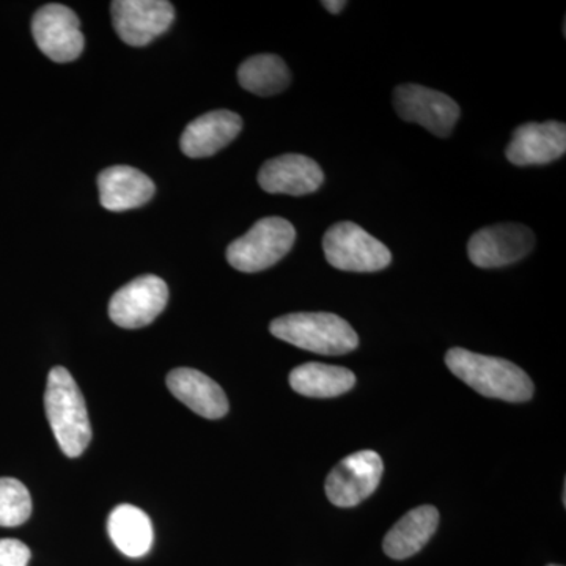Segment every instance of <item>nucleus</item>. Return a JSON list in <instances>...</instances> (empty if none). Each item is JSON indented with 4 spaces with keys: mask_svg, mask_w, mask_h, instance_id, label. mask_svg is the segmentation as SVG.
Returning a JSON list of instances; mask_svg holds the SVG:
<instances>
[{
    "mask_svg": "<svg viewBox=\"0 0 566 566\" xmlns=\"http://www.w3.org/2000/svg\"><path fill=\"white\" fill-rule=\"evenodd\" d=\"M446 364L457 378L488 398L521 403L534 395V382L526 371L501 357L452 348L447 353Z\"/></svg>",
    "mask_w": 566,
    "mask_h": 566,
    "instance_id": "1",
    "label": "nucleus"
},
{
    "mask_svg": "<svg viewBox=\"0 0 566 566\" xmlns=\"http://www.w3.org/2000/svg\"><path fill=\"white\" fill-rule=\"evenodd\" d=\"M44 409L52 433L69 458L84 453L92 441V424L80 386L63 367L52 368L44 392Z\"/></svg>",
    "mask_w": 566,
    "mask_h": 566,
    "instance_id": "2",
    "label": "nucleus"
},
{
    "mask_svg": "<svg viewBox=\"0 0 566 566\" xmlns=\"http://www.w3.org/2000/svg\"><path fill=\"white\" fill-rule=\"evenodd\" d=\"M270 331L286 344L324 356H340L354 352L359 345V335L352 324L326 312L281 316L270 324Z\"/></svg>",
    "mask_w": 566,
    "mask_h": 566,
    "instance_id": "3",
    "label": "nucleus"
},
{
    "mask_svg": "<svg viewBox=\"0 0 566 566\" xmlns=\"http://www.w3.org/2000/svg\"><path fill=\"white\" fill-rule=\"evenodd\" d=\"M296 230L283 218L260 219L227 249V262L241 273H260L292 251Z\"/></svg>",
    "mask_w": 566,
    "mask_h": 566,
    "instance_id": "4",
    "label": "nucleus"
},
{
    "mask_svg": "<svg viewBox=\"0 0 566 566\" xmlns=\"http://www.w3.org/2000/svg\"><path fill=\"white\" fill-rule=\"evenodd\" d=\"M327 263L349 273H376L392 262V253L363 227L354 222L334 223L323 238Z\"/></svg>",
    "mask_w": 566,
    "mask_h": 566,
    "instance_id": "5",
    "label": "nucleus"
},
{
    "mask_svg": "<svg viewBox=\"0 0 566 566\" xmlns=\"http://www.w3.org/2000/svg\"><path fill=\"white\" fill-rule=\"evenodd\" d=\"M394 106L405 122L417 123L438 137H449L461 115L460 106L449 95L419 84L398 85Z\"/></svg>",
    "mask_w": 566,
    "mask_h": 566,
    "instance_id": "6",
    "label": "nucleus"
},
{
    "mask_svg": "<svg viewBox=\"0 0 566 566\" xmlns=\"http://www.w3.org/2000/svg\"><path fill=\"white\" fill-rule=\"evenodd\" d=\"M32 35L39 50L52 62L76 61L84 51L80 18L61 3H48L33 14Z\"/></svg>",
    "mask_w": 566,
    "mask_h": 566,
    "instance_id": "7",
    "label": "nucleus"
},
{
    "mask_svg": "<svg viewBox=\"0 0 566 566\" xmlns=\"http://www.w3.org/2000/svg\"><path fill=\"white\" fill-rule=\"evenodd\" d=\"M169 303L167 283L158 275L147 274L126 283L112 296V322L125 329H139L155 322Z\"/></svg>",
    "mask_w": 566,
    "mask_h": 566,
    "instance_id": "8",
    "label": "nucleus"
},
{
    "mask_svg": "<svg viewBox=\"0 0 566 566\" xmlns=\"http://www.w3.org/2000/svg\"><path fill=\"white\" fill-rule=\"evenodd\" d=\"M382 471L385 464L374 450L346 457L327 475V499L342 509L356 506L375 493L381 482Z\"/></svg>",
    "mask_w": 566,
    "mask_h": 566,
    "instance_id": "9",
    "label": "nucleus"
},
{
    "mask_svg": "<svg viewBox=\"0 0 566 566\" xmlns=\"http://www.w3.org/2000/svg\"><path fill=\"white\" fill-rule=\"evenodd\" d=\"M535 248V234L521 223H497L472 234L469 260L479 268H502L520 262Z\"/></svg>",
    "mask_w": 566,
    "mask_h": 566,
    "instance_id": "10",
    "label": "nucleus"
},
{
    "mask_svg": "<svg viewBox=\"0 0 566 566\" xmlns=\"http://www.w3.org/2000/svg\"><path fill=\"white\" fill-rule=\"evenodd\" d=\"M112 20L118 36L129 46H147L172 25L174 6L166 0H115Z\"/></svg>",
    "mask_w": 566,
    "mask_h": 566,
    "instance_id": "11",
    "label": "nucleus"
},
{
    "mask_svg": "<svg viewBox=\"0 0 566 566\" xmlns=\"http://www.w3.org/2000/svg\"><path fill=\"white\" fill-rule=\"evenodd\" d=\"M566 151V126L560 122L526 123L506 145V159L515 166H542L557 161Z\"/></svg>",
    "mask_w": 566,
    "mask_h": 566,
    "instance_id": "12",
    "label": "nucleus"
},
{
    "mask_svg": "<svg viewBox=\"0 0 566 566\" xmlns=\"http://www.w3.org/2000/svg\"><path fill=\"white\" fill-rule=\"evenodd\" d=\"M324 181L322 167L303 155H283L263 164L259 185L270 193L308 196L318 191Z\"/></svg>",
    "mask_w": 566,
    "mask_h": 566,
    "instance_id": "13",
    "label": "nucleus"
},
{
    "mask_svg": "<svg viewBox=\"0 0 566 566\" xmlns=\"http://www.w3.org/2000/svg\"><path fill=\"white\" fill-rule=\"evenodd\" d=\"M243 118L232 111H212L186 126L180 145L189 158H210L237 139Z\"/></svg>",
    "mask_w": 566,
    "mask_h": 566,
    "instance_id": "14",
    "label": "nucleus"
},
{
    "mask_svg": "<svg viewBox=\"0 0 566 566\" xmlns=\"http://www.w3.org/2000/svg\"><path fill=\"white\" fill-rule=\"evenodd\" d=\"M170 392L205 419H221L229 412V400L218 382L193 368H175L167 375Z\"/></svg>",
    "mask_w": 566,
    "mask_h": 566,
    "instance_id": "15",
    "label": "nucleus"
},
{
    "mask_svg": "<svg viewBox=\"0 0 566 566\" xmlns=\"http://www.w3.org/2000/svg\"><path fill=\"white\" fill-rule=\"evenodd\" d=\"M99 202L106 210L120 212L134 210L150 202L155 182L140 170L115 166L103 170L98 177Z\"/></svg>",
    "mask_w": 566,
    "mask_h": 566,
    "instance_id": "16",
    "label": "nucleus"
},
{
    "mask_svg": "<svg viewBox=\"0 0 566 566\" xmlns=\"http://www.w3.org/2000/svg\"><path fill=\"white\" fill-rule=\"evenodd\" d=\"M438 524L439 512L434 506H417L390 528L382 543L385 553L395 560L416 556L430 542Z\"/></svg>",
    "mask_w": 566,
    "mask_h": 566,
    "instance_id": "17",
    "label": "nucleus"
},
{
    "mask_svg": "<svg viewBox=\"0 0 566 566\" xmlns=\"http://www.w3.org/2000/svg\"><path fill=\"white\" fill-rule=\"evenodd\" d=\"M112 543L125 556L144 557L153 545V526L147 513L134 505H118L107 521Z\"/></svg>",
    "mask_w": 566,
    "mask_h": 566,
    "instance_id": "18",
    "label": "nucleus"
},
{
    "mask_svg": "<svg viewBox=\"0 0 566 566\" xmlns=\"http://www.w3.org/2000/svg\"><path fill=\"white\" fill-rule=\"evenodd\" d=\"M356 376L352 370L337 365L308 363L294 368L290 374V386L294 392L311 398H333L352 390Z\"/></svg>",
    "mask_w": 566,
    "mask_h": 566,
    "instance_id": "19",
    "label": "nucleus"
},
{
    "mask_svg": "<svg viewBox=\"0 0 566 566\" xmlns=\"http://www.w3.org/2000/svg\"><path fill=\"white\" fill-rule=\"evenodd\" d=\"M238 81L244 91L253 95L273 96L289 87L292 74L279 55L260 54L241 63Z\"/></svg>",
    "mask_w": 566,
    "mask_h": 566,
    "instance_id": "20",
    "label": "nucleus"
},
{
    "mask_svg": "<svg viewBox=\"0 0 566 566\" xmlns=\"http://www.w3.org/2000/svg\"><path fill=\"white\" fill-rule=\"evenodd\" d=\"M32 515V497L20 480L0 479V527H18Z\"/></svg>",
    "mask_w": 566,
    "mask_h": 566,
    "instance_id": "21",
    "label": "nucleus"
},
{
    "mask_svg": "<svg viewBox=\"0 0 566 566\" xmlns=\"http://www.w3.org/2000/svg\"><path fill=\"white\" fill-rule=\"evenodd\" d=\"M32 553L20 539H0V566H28Z\"/></svg>",
    "mask_w": 566,
    "mask_h": 566,
    "instance_id": "22",
    "label": "nucleus"
},
{
    "mask_svg": "<svg viewBox=\"0 0 566 566\" xmlns=\"http://www.w3.org/2000/svg\"><path fill=\"white\" fill-rule=\"evenodd\" d=\"M323 7L327 11H331V13L337 14L345 9L346 2L345 0H338V2H334V0H324Z\"/></svg>",
    "mask_w": 566,
    "mask_h": 566,
    "instance_id": "23",
    "label": "nucleus"
},
{
    "mask_svg": "<svg viewBox=\"0 0 566 566\" xmlns=\"http://www.w3.org/2000/svg\"><path fill=\"white\" fill-rule=\"evenodd\" d=\"M547 566H560V565H547Z\"/></svg>",
    "mask_w": 566,
    "mask_h": 566,
    "instance_id": "24",
    "label": "nucleus"
}]
</instances>
